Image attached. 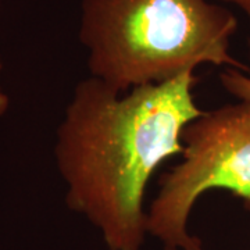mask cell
Here are the masks:
<instances>
[{
	"label": "cell",
	"mask_w": 250,
	"mask_h": 250,
	"mask_svg": "<svg viewBox=\"0 0 250 250\" xmlns=\"http://www.w3.org/2000/svg\"><path fill=\"white\" fill-rule=\"evenodd\" d=\"M195 72L118 92L81 80L56 131L54 159L65 203L98 228L108 250H141L147 235L145 197L156 171L184 150L197 107Z\"/></svg>",
	"instance_id": "6da1fadb"
},
{
	"label": "cell",
	"mask_w": 250,
	"mask_h": 250,
	"mask_svg": "<svg viewBox=\"0 0 250 250\" xmlns=\"http://www.w3.org/2000/svg\"><path fill=\"white\" fill-rule=\"evenodd\" d=\"M236 29L210 0H82L78 36L89 77L126 92L203 64L248 71L229 52Z\"/></svg>",
	"instance_id": "7a4b0ae2"
},
{
	"label": "cell",
	"mask_w": 250,
	"mask_h": 250,
	"mask_svg": "<svg viewBox=\"0 0 250 250\" xmlns=\"http://www.w3.org/2000/svg\"><path fill=\"white\" fill-rule=\"evenodd\" d=\"M181 161L160 179L147 208V233L167 249L195 250L193 206L206 192L228 190L250 211V100L202 111L182 134Z\"/></svg>",
	"instance_id": "3957f363"
},
{
	"label": "cell",
	"mask_w": 250,
	"mask_h": 250,
	"mask_svg": "<svg viewBox=\"0 0 250 250\" xmlns=\"http://www.w3.org/2000/svg\"><path fill=\"white\" fill-rule=\"evenodd\" d=\"M225 90L239 100H250V68L242 71L238 68H227L220 75Z\"/></svg>",
	"instance_id": "277c9868"
},
{
	"label": "cell",
	"mask_w": 250,
	"mask_h": 250,
	"mask_svg": "<svg viewBox=\"0 0 250 250\" xmlns=\"http://www.w3.org/2000/svg\"><path fill=\"white\" fill-rule=\"evenodd\" d=\"M3 68V62H1V59H0V70ZM10 107V98L9 95L4 92V90L1 89V86H0V117L4 116L7 111H9Z\"/></svg>",
	"instance_id": "5b68a950"
},
{
	"label": "cell",
	"mask_w": 250,
	"mask_h": 250,
	"mask_svg": "<svg viewBox=\"0 0 250 250\" xmlns=\"http://www.w3.org/2000/svg\"><path fill=\"white\" fill-rule=\"evenodd\" d=\"M221 1H225V3H232L235 6H238L239 9L248 16L250 21V0H221Z\"/></svg>",
	"instance_id": "8992f818"
},
{
	"label": "cell",
	"mask_w": 250,
	"mask_h": 250,
	"mask_svg": "<svg viewBox=\"0 0 250 250\" xmlns=\"http://www.w3.org/2000/svg\"><path fill=\"white\" fill-rule=\"evenodd\" d=\"M163 250H179V249H167V248H164ZM195 250H203V248H197V249H195Z\"/></svg>",
	"instance_id": "52a82bcc"
},
{
	"label": "cell",
	"mask_w": 250,
	"mask_h": 250,
	"mask_svg": "<svg viewBox=\"0 0 250 250\" xmlns=\"http://www.w3.org/2000/svg\"><path fill=\"white\" fill-rule=\"evenodd\" d=\"M0 6H1V0H0Z\"/></svg>",
	"instance_id": "ba28073f"
}]
</instances>
